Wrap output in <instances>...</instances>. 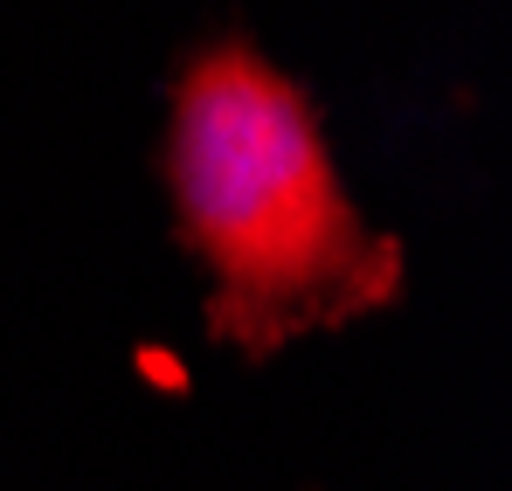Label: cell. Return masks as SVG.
Wrapping results in <instances>:
<instances>
[{
	"label": "cell",
	"instance_id": "cell-1",
	"mask_svg": "<svg viewBox=\"0 0 512 491\" xmlns=\"http://www.w3.org/2000/svg\"><path fill=\"white\" fill-rule=\"evenodd\" d=\"M173 201L215 270V326L270 353L381 305L395 249L346 201L312 104L250 42H215L173 97Z\"/></svg>",
	"mask_w": 512,
	"mask_h": 491
}]
</instances>
